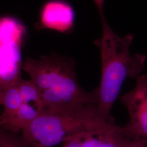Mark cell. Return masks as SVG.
<instances>
[{"instance_id":"1","label":"cell","mask_w":147,"mask_h":147,"mask_svg":"<svg viewBox=\"0 0 147 147\" xmlns=\"http://www.w3.org/2000/svg\"><path fill=\"white\" fill-rule=\"evenodd\" d=\"M93 1L102 25L101 37L94 42L100 49L101 61L100 84L96 89L97 106L101 116L107 121H113L110 112L122 85L125 79L136 78L141 73L146 56L139 53L131 55L130 47L134 36L130 33L120 37L116 34L105 18V0Z\"/></svg>"},{"instance_id":"2","label":"cell","mask_w":147,"mask_h":147,"mask_svg":"<svg viewBox=\"0 0 147 147\" xmlns=\"http://www.w3.org/2000/svg\"><path fill=\"white\" fill-rule=\"evenodd\" d=\"M113 123L100 115L97 104L92 103L67 112L42 110L21 135L34 147H53Z\"/></svg>"},{"instance_id":"3","label":"cell","mask_w":147,"mask_h":147,"mask_svg":"<svg viewBox=\"0 0 147 147\" xmlns=\"http://www.w3.org/2000/svg\"><path fill=\"white\" fill-rule=\"evenodd\" d=\"M26 32V27L18 18H1V90L17 84L21 78V49Z\"/></svg>"},{"instance_id":"4","label":"cell","mask_w":147,"mask_h":147,"mask_svg":"<svg viewBox=\"0 0 147 147\" xmlns=\"http://www.w3.org/2000/svg\"><path fill=\"white\" fill-rule=\"evenodd\" d=\"M73 58L52 53L37 59L27 57L22 69L43 92L77 82Z\"/></svg>"},{"instance_id":"5","label":"cell","mask_w":147,"mask_h":147,"mask_svg":"<svg viewBox=\"0 0 147 147\" xmlns=\"http://www.w3.org/2000/svg\"><path fill=\"white\" fill-rule=\"evenodd\" d=\"M121 101L129 116L124 126L129 135L133 140L147 138V73L137 77L134 88L123 95Z\"/></svg>"},{"instance_id":"6","label":"cell","mask_w":147,"mask_h":147,"mask_svg":"<svg viewBox=\"0 0 147 147\" xmlns=\"http://www.w3.org/2000/svg\"><path fill=\"white\" fill-rule=\"evenodd\" d=\"M92 103H98L96 89L87 92L78 82L42 92V111L67 112Z\"/></svg>"},{"instance_id":"7","label":"cell","mask_w":147,"mask_h":147,"mask_svg":"<svg viewBox=\"0 0 147 147\" xmlns=\"http://www.w3.org/2000/svg\"><path fill=\"white\" fill-rule=\"evenodd\" d=\"M75 20V11L68 2L49 0L42 7L35 27L38 30L47 29L67 33L73 30Z\"/></svg>"},{"instance_id":"8","label":"cell","mask_w":147,"mask_h":147,"mask_svg":"<svg viewBox=\"0 0 147 147\" xmlns=\"http://www.w3.org/2000/svg\"><path fill=\"white\" fill-rule=\"evenodd\" d=\"M74 137L78 139L81 147H127L134 140L124 126H117L115 123Z\"/></svg>"},{"instance_id":"9","label":"cell","mask_w":147,"mask_h":147,"mask_svg":"<svg viewBox=\"0 0 147 147\" xmlns=\"http://www.w3.org/2000/svg\"><path fill=\"white\" fill-rule=\"evenodd\" d=\"M40 113L35 105L22 103L13 116L7 121L0 123L1 127L5 130L19 134L30 125Z\"/></svg>"},{"instance_id":"10","label":"cell","mask_w":147,"mask_h":147,"mask_svg":"<svg viewBox=\"0 0 147 147\" xmlns=\"http://www.w3.org/2000/svg\"><path fill=\"white\" fill-rule=\"evenodd\" d=\"M0 102L3 106L0 117V123H2L13 116L22 104L18 83L1 90Z\"/></svg>"},{"instance_id":"11","label":"cell","mask_w":147,"mask_h":147,"mask_svg":"<svg viewBox=\"0 0 147 147\" xmlns=\"http://www.w3.org/2000/svg\"><path fill=\"white\" fill-rule=\"evenodd\" d=\"M22 103H33L39 111H42V92L31 80H25L21 79L18 82Z\"/></svg>"},{"instance_id":"12","label":"cell","mask_w":147,"mask_h":147,"mask_svg":"<svg viewBox=\"0 0 147 147\" xmlns=\"http://www.w3.org/2000/svg\"><path fill=\"white\" fill-rule=\"evenodd\" d=\"M0 147H34L19 134L0 129Z\"/></svg>"},{"instance_id":"13","label":"cell","mask_w":147,"mask_h":147,"mask_svg":"<svg viewBox=\"0 0 147 147\" xmlns=\"http://www.w3.org/2000/svg\"><path fill=\"white\" fill-rule=\"evenodd\" d=\"M61 147H81V146L78 139L74 137L63 142Z\"/></svg>"},{"instance_id":"14","label":"cell","mask_w":147,"mask_h":147,"mask_svg":"<svg viewBox=\"0 0 147 147\" xmlns=\"http://www.w3.org/2000/svg\"><path fill=\"white\" fill-rule=\"evenodd\" d=\"M127 147H147V138L134 140Z\"/></svg>"}]
</instances>
